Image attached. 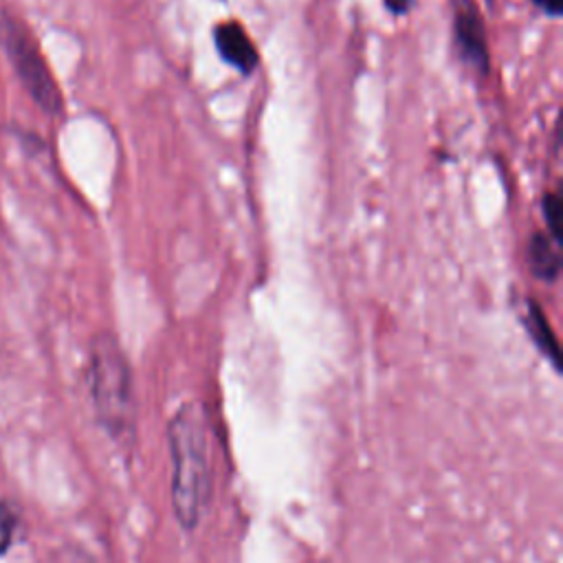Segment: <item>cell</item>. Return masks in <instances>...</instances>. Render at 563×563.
<instances>
[{
  "instance_id": "1",
  "label": "cell",
  "mask_w": 563,
  "mask_h": 563,
  "mask_svg": "<svg viewBox=\"0 0 563 563\" xmlns=\"http://www.w3.org/2000/svg\"><path fill=\"white\" fill-rule=\"evenodd\" d=\"M172 462V508L185 530H194L211 497L207 418L198 402H185L167 424Z\"/></svg>"
},
{
  "instance_id": "2",
  "label": "cell",
  "mask_w": 563,
  "mask_h": 563,
  "mask_svg": "<svg viewBox=\"0 0 563 563\" xmlns=\"http://www.w3.org/2000/svg\"><path fill=\"white\" fill-rule=\"evenodd\" d=\"M88 389L95 416L106 433L119 444H132L136 438V405L132 376L117 339L101 332L90 343Z\"/></svg>"
},
{
  "instance_id": "3",
  "label": "cell",
  "mask_w": 563,
  "mask_h": 563,
  "mask_svg": "<svg viewBox=\"0 0 563 563\" xmlns=\"http://www.w3.org/2000/svg\"><path fill=\"white\" fill-rule=\"evenodd\" d=\"M0 40L13 64V70L18 73L22 86L29 90L31 99L44 112H48L51 117H57L64 110L62 92L31 31L18 18L2 13Z\"/></svg>"
},
{
  "instance_id": "4",
  "label": "cell",
  "mask_w": 563,
  "mask_h": 563,
  "mask_svg": "<svg viewBox=\"0 0 563 563\" xmlns=\"http://www.w3.org/2000/svg\"><path fill=\"white\" fill-rule=\"evenodd\" d=\"M453 37L460 57L482 75L488 73V46L484 20L473 0H455L453 7Z\"/></svg>"
},
{
  "instance_id": "5",
  "label": "cell",
  "mask_w": 563,
  "mask_h": 563,
  "mask_svg": "<svg viewBox=\"0 0 563 563\" xmlns=\"http://www.w3.org/2000/svg\"><path fill=\"white\" fill-rule=\"evenodd\" d=\"M213 40L222 59L235 66L240 73L249 75L257 66V51L246 31L238 22L218 24L213 31Z\"/></svg>"
},
{
  "instance_id": "6",
  "label": "cell",
  "mask_w": 563,
  "mask_h": 563,
  "mask_svg": "<svg viewBox=\"0 0 563 563\" xmlns=\"http://www.w3.org/2000/svg\"><path fill=\"white\" fill-rule=\"evenodd\" d=\"M528 264L530 271L545 282H552L559 277L561 271V257H559V249L556 242L548 235L537 231L530 242H528Z\"/></svg>"
},
{
  "instance_id": "7",
  "label": "cell",
  "mask_w": 563,
  "mask_h": 563,
  "mask_svg": "<svg viewBox=\"0 0 563 563\" xmlns=\"http://www.w3.org/2000/svg\"><path fill=\"white\" fill-rule=\"evenodd\" d=\"M526 323H528V330H530V334H532L534 343H537V345L541 347V352H543V354H548V358L556 365V363H559V347H556V339H554V334H552V330H550L548 319L543 317L541 308H539L534 301H530V310H528V319H526Z\"/></svg>"
},
{
  "instance_id": "8",
  "label": "cell",
  "mask_w": 563,
  "mask_h": 563,
  "mask_svg": "<svg viewBox=\"0 0 563 563\" xmlns=\"http://www.w3.org/2000/svg\"><path fill=\"white\" fill-rule=\"evenodd\" d=\"M543 216H545V220H548V229H550V238L554 240V242H559L561 238V231H559V222H561V198L554 194V191H550V194H545L543 196Z\"/></svg>"
},
{
  "instance_id": "9",
  "label": "cell",
  "mask_w": 563,
  "mask_h": 563,
  "mask_svg": "<svg viewBox=\"0 0 563 563\" xmlns=\"http://www.w3.org/2000/svg\"><path fill=\"white\" fill-rule=\"evenodd\" d=\"M15 521H18L15 510L9 504L0 501V554L11 545Z\"/></svg>"
},
{
  "instance_id": "10",
  "label": "cell",
  "mask_w": 563,
  "mask_h": 563,
  "mask_svg": "<svg viewBox=\"0 0 563 563\" xmlns=\"http://www.w3.org/2000/svg\"><path fill=\"white\" fill-rule=\"evenodd\" d=\"M534 4L550 15H559L563 9V0H534Z\"/></svg>"
},
{
  "instance_id": "11",
  "label": "cell",
  "mask_w": 563,
  "mask_h": 563,
  "mask_svg": "<svg viewBox=\"0 0 563 563\" xmlns=\"http://www.w3.org/2000/svg\"><path fill=\"white\" fill-rule=\"evenodd\" d=\"M411 2H413V0H385L387 9H389L391 13H407L409 7H411Z\"/></svg>"
},
{
  "instance_id": "12",
  "label": "cell",
  "mask_w": 563,
  "mask_h": 563,
  "mask_svg": "<svg viewBox=\"0 0 563 563\" xmlns=\"http://www.w3.org/2000/svg\"><path fill=\"white\" fill-rule=\"evenodd\" d=\"M62 563H92L88 556H84L81 552H73L68 559H64Z\"/></svg>"
},
{
  "instance_id": "13",
  "label": "cell",
  "mask_w": 563,
  "mask_h": 563,
  "mask_svg": "<svg viewBox=\"0 0 563 563\" xmlns=\"http://www.w3.org/2000/svg\"><path fill=\"white\" fill-rule=\"evenodd\" d=\"M486 2H488V4H493V0H486Z\"/></svg>"
}]
</instances>
